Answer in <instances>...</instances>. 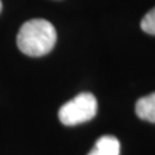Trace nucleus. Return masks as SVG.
I'll return each mask as SVG.
<instances>
[{
  "instance_id": "3",
  "label": "nucleus",
  "mask_w": 155,
  "mask_h": 155,
  "mask_svg": "<svg viewBox=\"0 0 155 155\" xmlns=\"http://www.w3.org/2000/svg\"><path fill=\"white\" fill-rule=\"evenodd\" d=\"M120 142L119 140L110 134H105L97 140L94 147L88 155H119Z\"/></svg>"
},
{
  "instance_id": "4",
  "label": "nucleus",
  "mask_w": 155,
  "mask_h": 155,
  "mask_svg": "<svg viewBox=\"0 0 155 155\" xmlns=\"http://www.w3.org/2000/svg\"><path fill=\"white\" fill-rule=\"evenodd\" d=\"M136 114L145 122L155 123V92L141 97L136 102Z\"/></svg>"
},
{
  "instance_id": "1",
  "label": "nucleus",
  "mask_w": 155,
  "mask_h": 155,
  "mask_svg": "<svg viewBox=\"0 0 155 155\" xmlns=\"http://www.w3.org/2000/svg\"><path fill=\"white\" fill-rule=\"evenodd\" d=\"M57 32L49 21L34 18L21 26L17 35V45L23 54L41 57L48 54L56 45Z\"/></svg>"
},
{
  "instance_id": "2",
  "label": "nucleus",
  "mask_w": 155,
  "mask_h": 155,
  "mask_svg": "<svg viewBox=\"0 0 155 155\" xmlns=\"http://www.w3.org/2000/svg\"><path fill=\"white\" fill-rule=\"evenodd\" d=\"M97 114V100L89 92H83L67 101L58 111L60 122L65 125H78L89 122Z\"/></svg>"
},
{
  "instance_id": "6",
  "label": "nucleus",
  "mask_w": 155,
  "mask_h": 155,
  "mask_svg": "<svg viewBox=\"0 0 155 155\" xmlns=\"http://www.w3.org/2000/svg\"><path fill=\"white\" fill-rule=\"evenodd\" d=\"M2 8H3V4H2V0H0V12H2Z\"/></svg>"
},
{
  "instance_id": "5",
  "label": "nucleus",
  "mask_w": 155,
  "mask_h": 155,
  "mask_svg": "<svg viewBox=\"0 0 155 155\" xmlns=\"http://www.w3.org/2000/svg\"><path fill=\"white\" fill-rule=\"evenodd\" d=\"M141 28L150 35H155V7L145 14L141 21Z\"/></svg>"
}]
</instances>
